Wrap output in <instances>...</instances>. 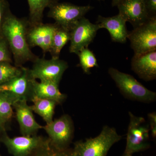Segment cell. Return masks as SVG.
I'll list each match as a JSON object with an SVG mask.
<instances>
[{
  "instance_id": "1",
  "label": "cell",
  "mask_w": 156,
  "mask_h": 156,
  "mask_svg": "<svg viewBox=\"0 0 156 156\" xmlns=\"http://www.w3.org/2000/svg\"><path fill=\"white\" fill-rule=\"evenodd\" d=\"M28 26L27 20L18 18L10 10L7 12L2 27V35L8 42L17 67H21L27 62H34L38 58L31 51L27 42Z\"/></svg>"
},
{
  "instance_id": "2",
  "label": "cell",
  "mask_w": 156,
  "mask_h": 156,
  "mask_svg": "<svg viewBox=\"0 0 156 156\" xmlns=\"http://www.w3.org/2000/svg\"><path fill=\"white\" fill-rule=\"evenodd\" d=\"M115 128L103 127L98 136L75 143L73 156H106L111 147L122 139Z\"/></svg>"
},
{
  "instance_id": "3",
  "label": "cell",
  "mask_w": 156,
  "mask_h": 156,
  "mask_svg": "<svg viewBox=\"0 0 156 156\" xmlns=\"http://www.w3.org/2000/svg\"><path fill=\"white\" fill-rule=\"evenodd\" d=\"M108 73L121 93L127 98L145 102L155 101L156 92L146 88L133 76L114 68L109 69Z\"/></svg>"
},
{
  "instance_id": "4",
  "label": "cell",
  "mask_w": 156,
  "mask_h": 156,
  "mask_svg": "<svg viewBox=\"0 0 156 156\" xmlns=\"http://www.w3.org/2000/svg\"><path fill=\"white\" fill-rule=\"evenodd\" d=\"M93 9L90 5L79 6L58 2L49 8L48 17L54 19L57 25L70 31L78 21Z\"/></svg>"
},
{
  "instance_id": "5",
  "label": "cell",
  "mask_w": 156,
  "mask_h": 156,
  "mask_svg": "<svg viewBox=\"0 0 156 156\" xmlns=\"http://www.w3.org/2000/svg\"><path fill=\"white\" fill-rule=\"evenodd\" d=\"M130 122L127 134L125 154L132 155L147 149L150 147L149 125L144 118L129 112Z\"/></svg>"
},
{
  "instance_id": "6",
  "label": "cell",
  "mask_w": 156,
  "mask_h": 156,
  "mask_svg": "<svg viewBox=\"0 0 156 156\" xmlns=\"http://www.w3.org/2000/svg\"><path fill=\"white\" fill-rule=\"evenodd\" d=\"M128 39L134 55L156 50V17L134 28L128 34Z\"/></svg>"
},
{
  "instance_id": "7",
  "label": "cell",
  "mask_w": 156,
  "mask_h": 156,
  "mask_svg": "<svg viewBox=\"0 0 156 156\" xmlns=\"http://www.w3.org/2000/svg\"><path fill=\"white\" fill-rule=\"evenodd\" d=\"M48 134L50 144L58 149L68 148L74 134L72 120L69 115H65L51 123L43 126Z\"/></svg>"
},
{
  "instance_id": "8",
  "label": "cell",
  "mask_w": 156,
  "mask_h": 156,
  "mask_svg": "<svg viewBox=\"0 0 156 156\" xmlns=\"http://www.w3.org/2000/svg\"><path fill=\"white\" fill-rule=\"evenodd\" d=\"M68 68L67 62L59 58L50 60L37 58L30 69L31 77L41 81L51 82L59 85L62 75Z\"/></svg>"
},
{
  "instance_id": "9",
  "label": "cell",
  "mask_w": 156,
  "mask_h": 156,
  "mask_svg": "<svg viewBox=\"0 0 156 156\" xmlns=\"http://www.w3.org/2000/svg\"><path fill=\"white\" fill-rule=\"evenodd\" d=\"M99 29L96 23H92L85 17L81 18L70 31V53L77 54L82 49L88 48Z\"/></svg>"
},
{
  "instance_id": "10",
  "label": "cell",
  "mask_w": 156,
  "mask_h": 156,
  "mask_svg": "<svg viewBox=\"0 0 156 156\" xmlns=\"http://www.w3.org/2000/svg\"><path fill=\"white\" fill-rule=\"evenodd\" d=\"M48 138L37 134L31 136H22L11 138L6 134L2 137V142L13 156H30L46 143Z\"/></svg>"
},
{
  "instance_id": "11",
  "label": "cell",
  "mask_w": 156,
  "mask_h": 156,
  "mask_svg": "<svg viewBox=\"0 0 156 156\" xmlns=\"http://www.w3.org/2000/svg\"><path fill=\"white\" fill-rule=\"evenodd\" d=\"M19 76L6 83L0 85V92H6L14 95L18 100L31 101L34 97L30 69L22 67Z\"/></svg>"
},
{
  "instance_id": "12",
  "label": "cell",
  "mask_w": 156,
  "mask_h": 156,
  "mask_svg": "<svg viewBox=\"0 0 156 156\" xmlns=\"http://www.w3.org/2000/svg\"><path fill=\"white\" fill-rule=\"evenodd\" d=\"M119 13L134 28L142 25L149 19L144 0H123L117 6Z\"/></svg>"
},
{
  "instance_id": "13",
  "label": "cell",
  "mask_w": 156,
  "mask_h": 156,
  "mask_svg": "<svg viewBox=\"0 0 156 156\" xmlns=\"http://www.w3.org/2000/svg\"><path fill=\"white\" fill-rule=\"evenodd\" d=\"M27 101L24 100L17 101L13 104V107L16 111V116L19 123L20 133L22 136H31L37 134L42 126L34 119L33 111Z\"/></svg>"
},
{
  "instance_id": "14",
  "label": "cell",
  "mask_w": 156,
  "mask_h": 156,
  "mask_svg": "<svg viewBox=\"0 0 156 156\" xmlns=\"http://www.w3.org/2000/svg\"><path fill=\"white\" fill-rule=\"evenodd\" d=\"M132 70L144 80L156 79V50L134 55L131 62Z\"/></svg>"
},
{
  "instance_id": "15",
  "label": "cell",
  "mask_w": 156,
  "mask_h": 156,
  "mask_svg": "<svg viewBox=\"0 0 156 156\" xmlns=\"http://www.w3.org/2000/svg\"><path fill=\"white\" fill-rule=\"evenodd\" d=\"M126 22L122 15L119 14L111 17L98 15L96 24L100 29L104 28L108 31L113 42L125 44L129 34Z\"/></svg>"
},
{
  "instance_id": "16",
  "label": "cell",
  "mask_w": 156,
  "mask_h": 156,
  "mask_svg": "<svg viewBox=\"0 0 156 156\" xmlns=\"http://www.w3.org/2000/svg\"><path fill=\"white\" fill-rule=\"evenodd\" d=\"M31 82L34 97L54 101L58 104L62 103L66 98V95L59 91L58 84L44 81L39 83L34 79Z\"/></svg>"
},
{
  "instance_id": "17",
  "label": "cell",
  "mask_w": 156,
  "mask_h": 156,
  "mask_svg": "<svg viewBox=\"0 0 156 156\" xmlns=\"http://www.w3.org/2000/svg\"><path fill=\"white\" fill-rule=\"evenodd\" d=\"M29 5V27H33L42 23L43 14L46 8L58 2V0H27Z\"/></svg>"
},
{
  "instance_id": "18",
  "label": "cell",
  "mask_w": 156,
  "mask_h": 156,
  "mask_svg": "<svg viewBox=\"0 0 156 156\" xmlns=\"http://www.w3.org/2000/svg\"><path fill=\"white\" fill-rule=\"evenodd\" d=\"M31 101L34 103L30 106L32 111L41 117L46 124L51 123L53 121L55 107L58 104L54 101L36 97Z\"/></svg>"
},
{
  "instance_id": "19",
  "label": "cell",
  "mask_w": 156,
  "mask_h": 156,
  "mask_svg": "<svg viewBox=\"0 0 156 156\" xmlns=\"http://www.w3.org/2000/svg\"><path fill=\"white\" fill-rule=\"evenodd\" d=\"M70 38V34L69 31L55 23V29L50 51L52 58H59L61 50L69 41Z\"/></svg>"
},
{
  "instance_id": "20",
  "label": "cell",
  "mask_w": 156,
  "mask_h": 156,
  "mask_svg": "<svg viewBox=\"0 0 156 156\" xmlns=\"http://www.w3.org/2000/svg\"><path fill=\"white\" fill-rule=\"evenodd\" d=\"M17 101L19 100L9 92H0V124L4 128L13 117V105Z\"/></svg>"
},
{
  "instance_id": "21",
  "label": "cell",
  "mask_w": 156,
  "mask_h": 156,
  "mask_svg": "<svg viewBox=\"0 0 156 156\" xmlns=\"http://www.w3.org/2000/svg\"><path fill=\"white\" fill-rule=\"evenodd\" d=\"M49 24L42 23L35 26H28L27 39L30 47H39L42 49Z\"/></svg>"
},
{
  "instance_id": "22",
  "label": "cell",
  "mask_w": 156,
  "mask_h": 156,
  "mask_svg": "<svg viewBox=\"0 0 156 156\" xmlns=\"http://www.w3.org/2000/svg\"><path fill=\"white\" fill-rule=\"evenodd\" d=\"M77 55L80 59V66L85 73L89 74L91 69L98 67L95 54L88 48L82 49Z\"/></svg>"
},
{
  "instance_id": "23",
  "label": "cell",
  "mask_w": 156,
  "mask_h": 156,
  "mask_svg": "<svg viewBox=\"0 0 156 156\" xmlns=\"http://www.w3.org/2000/svg\"><path fill=\"white\" fill-rule=\"evenodd\" d=\"M30 156H73V151L69 148L58 149L50 144L48 138L44 145Z\"/></svg>"
},
{
  "instance_id": "24",
  "label": "cell",
  "mask_w": 156,
  "mask_h": 156,
  "mask_svg": "<svg viewBox=\"0 0 156 156\" xmlns=\"http://www.w3.org/2000/svg\"><path fill=\"white\" fill-rule=\"evenodd\" d=\"M21 72V66H13L9 62H0V85L8 83Z\"/></svg>"
},
{
  "instance_id": "25",
  "label": "cell",
  "mask_w": 156,
  "mask_h": 156,
  "mask_svg": "<svg viewBox=\"0 0 156 156\" xmlns=\"http://www.w3.org/2000/svg\"><path fill=\"white\" fill-rule=\"evenodd\" d=\"M8 42L3 37H0V62H12Z\"/></svg>"
},
{
  "instance_id": "26",
  "label": "cell",
  "mask_w": 156,
  "mask_h": 156,
  "mask_svg": "<svg viewBox=\"0 0 156 156\" xmlns=\"http://www.w3.org/2000/svg\"><path fill=\"white\" fill-rule=\"evenodd\" d=\"M9 9L6 0H0V37L2 35V27L4 19Z\"/></svg>"
},
{
  "instance_id": "27",
  "label": "cell",
  "mask_w": 156,
  "mask_h": 156,
  "mask_svg": "<svg viewBox=\"0 0 156 156\" xmlns=\"http://www.w3.org/2000/svg\"><path fill=\"white\" fill-rule=\"evenodd\" d=\"M144 2L149 18L156 17V0H144Z\"/></svg>"
},
{
  "instance_id": "28",
  "label": "cell",
  "mask_w": 156,
  "mask_h": 156,
  "mask_svg": "<svg viewBox=\"0 0 156 156\" xmlns=\"http://www.w3.org/2000/svg\"><path fill=\"white\" fill-rule=\"evenodd\" d=\"M150 123L152 136L154 138L156 136V112H153L148 115Z\"/></svg>"
},
{
  "instance_id": "29",
  "label": "cell",
  "mask_w": 156,
  "mask_h": 156,
  "mask_svg": "<svg viewBox=\"0 0 156 156\" xmlns=\"http://www.w3.org/2000/svg\"><path fill=\"white\" fill-rule=\"evenodd\" d=\"M123 0H112V7H117L118 5Z\"/></svg>"
},
{
  "instance_id": "30",
  "label": "cell",
  "mask_w": 156,
  "mask_h": 156,
  "mask_svg": "<svg viewBox=\"0 0 156 156\" xmlns=\"http://www.w3.org/2000/svg\"><path fill=\"white\" fill-rule=\"evenodd\" d=\"M5 131V128L3 127L2 125L0 124V135H1L2 132H4Z\"/></svg>"
},
{
  "instance_id": "31",
  "label": "cell",
  "mask_w": 156,
  "mask_h": 156,
  "mask_svg": "<svg viewBox=\"0 0 156 156\" xmlns=\"http://www.w3.org/2000/svg\"><path fill=\"white\" fill-rule=\"evenodd\" d=\"M122 156H132V155L129 154H124Z\"/></svg>"
},
{
  "instance_id": "32",
  "label": "cell",
  "mask_w": 156,
  "mask_h": 156,
  "mask_svg": "<svg viewBox=\"0 0 156 156\" xmlns=\"http://www.w3.org/2000/svg\"><path fill=\"white\" fill-rule=\"evenodd\" d=\"M98 1H104V0H98Z\"/></svg>"
},
{
  "instance_id": "33",
  "label": "cell",
  "mask_w": 156,
  "mask_h": 156,
  "mask_svg": "<svg viewBox=\"0 0 156 156\" xmlns=\"http://www.w3.org/2000/svg\"><path fill=\"white\" fill-rule=\"evenodd\" d=\"M0 156H1V155H0Z\"/></svg>"
}]
</instances>
